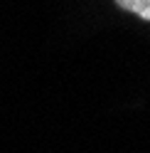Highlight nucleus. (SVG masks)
Segmentation results:
<instances>
[{"instance_id": "1", "label": "nucleus", "mask_w": 150, "mask_h": 153, "mask_svg": "<svg viewBox=\"0 0 150 153\" xmlns=\"http://www.w3.org/2000/svg\"><path fill=\"white\" fill-rule=\"evenodd\" d=\"M113 3L126 13H133L135 17L150 22V0H113Z\"/></svg>"}]
</instances>
